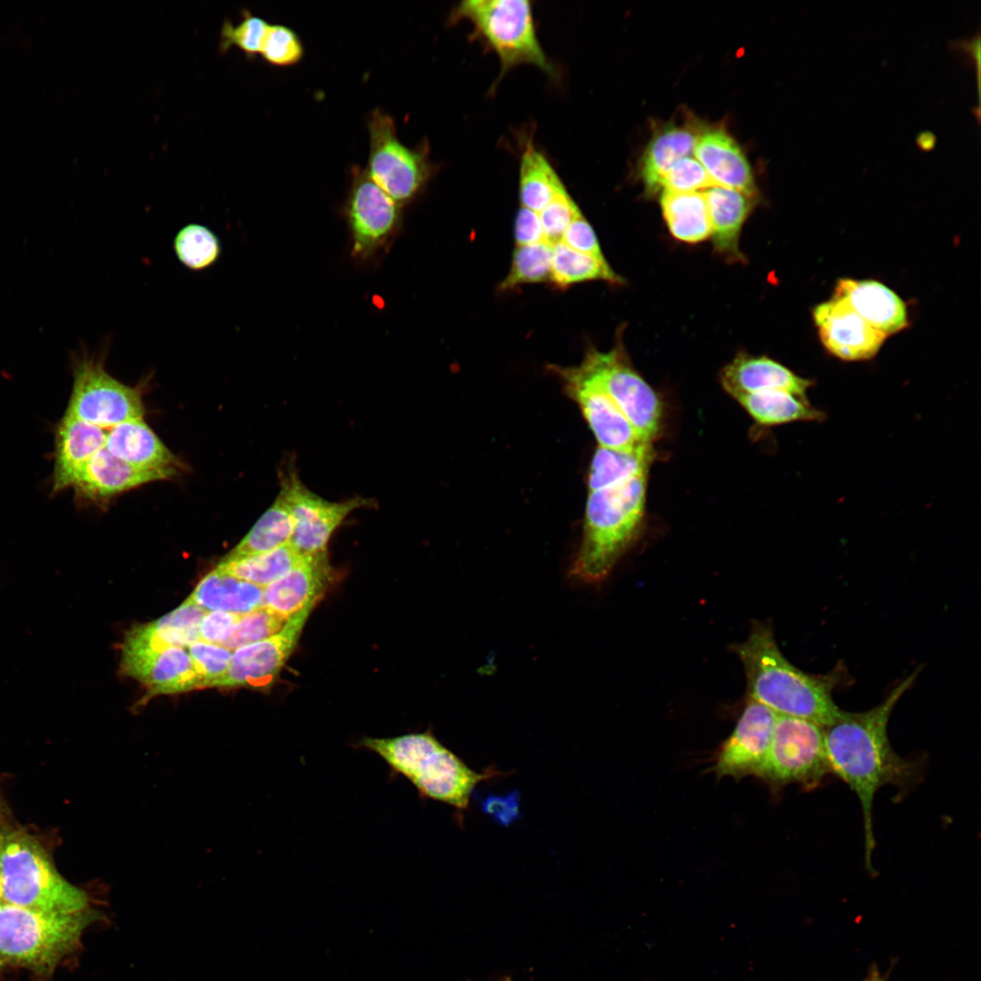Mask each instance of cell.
<instances>
[{
	"label": "cell",
	"instance_id": "1",
	"mask_svg": "<svg viewBox=\"0 0 981 981\" xmlns=\"http://www.w3.org/2000/svg\"><path fill=\"white\" fill-rule=\"evenodd\" d=\"M917 676L915 671L904 679L873 708L863 712L843 710L837 719L823 727L830 773L843 780L860 802L865 865L870 872L876 846L873 803L877 792L887 785L904 790L914 785L919 775L917 763L896 753L887 735L891 713Z\"/></svg>",
	"mask_w": 981,
	"mask_h": 981
},
{
	"label": "cell",
	"instance_id": "2",
	"mask_svg": "<svg viewBox=\"0 0 981 981\" xmlns=\"http://www.w3.org/2000/svg\"><path fill=\"white\" fill-rule=\"evenodd\" d=\"M746 673L749 698L777 715L808 719L826 727L842 713L832 699L827 677L808 674L780 651L770 625L756 621L748 638L734 645Z\"/></svg>",
	"mask_w": 981,
	"mask_h": 981
},
{
	"label": "cell",
	"instance_id": "3",
	"mask_svg": "<svg viewBox=\"0 0 981 981\" xmlns=\"http://www.w3.org/2000/svg\"><path fill=\"white\" fill-rule=\"evenodd\" d=\"M355 747L378 755L389 767L391 776L406 778L422 799L454 808L459 823L462 822L472 792L480 782L509 774L493 766L476 772L429 729L391 738L364 737Z\"/></svg>",
	"mask_w": 981,
	"mask_h": 981
},
{
	"label": "cell",
	"instance_id": "4",
	"mask_svg": "<svg viewBox=\"0 0 981 981\" xmlns=\"http://www.w3.org/2000/svg\"><path fill=\"white\" fill-rule=\"evenodd\" d=\"M648 475L589 492L572 576L587 583L600 582L637 541L645 520Z\"/></svg>",
	"mask_w": 981,
	"mask_h": 981
},
{
	"label": "cell",
	"instance_id": "5",
	"mask_svg": "<svg viewBox=\"0 0 981 981\" xmlns=\"http://www.w3.org/2000/svg\"><path fill=\"white\" fill-rule=\"evenodd\" d=\"M3 903L48 913L86 910V893L64 879L41 845L19 831H0Z\"/></svg>",
	"mask_w": 981,
	"mask_h": 981
},
{
	"label": "cell",
	"instance_id": "6",
	"mask_svg": "<svg viewBox=\"0 0 981 981\" xmlns=\"http://www.w3.org/2000/svg\"><path fill=\"white\" fill-rule=\"evenodd\" d=\"M87 911L48 913L11 904L0 905V960L40 975L53 972L77 946L89 922Z\"/></svg>",
	"mask_w": 981,
	"mask_h": 981
},
{
	"label": "cell",
	"instance_id": "7",
	"mask_svg": "<svg viewBox=\"0 0 981 981\" xmlns=\"http://www.w3.org/2000/svg\"><path fill=\"white\" fill-rule=\"evenodd\" d=\"M451 22L467 20L497 54L500 75L520 64H532L553 73L537 36L531 5L527 0H466L451 15Z\"/></svg>",
	"mask_w": 981,
	"mask_h": 981
},
{
	"label": "cell",
	"instance_id": "8",
	"mask_svg": "<svg viewBox=\"0 0 981 981\" xmlns=\"http://www.w3.org/2000/svg\"><path fill=\"white\" fill-rule=\"evenodd\" d=\"M578 367L608 393L640 442L653 446L663 428V403L656 391L633 368L621 343L607 352L588 348Z\"/></svg>",
	"mask_w": 981,
	"mask_h": 981
},
{
	"label": "cell",
	"instance_id": "9",
	"mask_svg": "<svg viewBox=\"0 0 981 981\" xmlns=\"http://www.w3.org/2000/svg\"><path fill=\"white\" fill-rule=\"evenodd\" d=\"M108 348L99 353L81 347L71 356L73 390L65 412L104 430L144 418V408L138 388L126 385L104 368Z\"/></svg>",
	"mask_w": 981,
	"mask_h": 981
},
{
	"label": "cell",
	"instance_id": "10",
	"mask_svg": "<svg viewBox=\"0 0 981 981\" xmlns=\"http://www.w3.org/2000/svg\"><path fill=\"white\" fill-rule=\"evenodd\" d=\"M370 153L366 171L372 181L398 204L412 200L434 172L427 145L410 148L397 136L393 119L373 110L367 121Z\"/></svg>",
	"mask_w": 981,
	"mask_h": 981
},
{
	"label": "cell",
	"instance_id": "11",
	"mask_svg": "<svg viewBox=\"0 0 981 981\" xmlns=\"http://www.w3.org/2000/svg\"><path fill=\"white\" fill-rule=\"evenodd\" d=\"M829 773L823 727L808 719L778 715L758 777L775 788L798 783L812 789Z\"/></svg>",
	"mask_w": 981,
	"mask_h": 981
},
{
	"label": "cell",
	"instance_id": "12",
	"mask_svg": "<svg viewBox=\"0 0 981 981\" xmlns=\"http://www.w3.org/2000/svg\"><path fill=\"white\" fill-rule=\"evenodd\" d=\"M280 491L293 520L290 544L300 555L326 550L331 536L345 518L371 501L362 497L341 502L324 500L303 485L292 469L282 476Z\"/></svg>",
	"mask_w": 981,
	"mask_h": 981
},
{
	"label": "cell",
	"instance_id": "13",
	"mask_svg": "<svg viewBox=\"0 0 981 981\" xmlns=\"http://www.w3.org/2000/svg\"><path fill=\"white\" fill-rule=\"evenodd\" d=\"M580 406L599 446L622 451L644 448L629 421L608 393L577 367L550 366Z\"/></svg>",
	"mask_w": 981,
	"mask_h": 981
},
{
	"label": "cell",
	"instance_id": "14",
	"mask_svg": "<svg viewBox=\"0 0 981 981\" xmlns=\"http://www.w3.org/2000/svg\"><path fill=\"white\" fill-rule=\"evenodd\" d=\"M311 611L293 615L275 634L233 651L229 669L217 687L270 688L293 651Z\"/></svg>",
	"mask_w": 981,
	"mask_h": 981
},
{
	"label": "cell",
	"instance_id": "15",
	"mask_svg": "<svg viewBox=\"0 0 981 981\" xmlns=\"http://www.w3.org/2000/svg\"><path fill=\"white\" fill-rule=\"evenodd\" d=\"M347 214L353 252L365 257L377 250L398 224L400 204L372 181L366 169L354 166Z\"/></svg>",
	"mask_w": 981,
	"mask_h": 981
},
{
	"label": "cell",
	"instance_id": "16",
	"mask_svg": "<svg viewBox=\"0 0 981 981\" xmlns=\"http://www.w3.org/2000/svg\"><path fill=\"white\" fill-rule=\"evenodd\" d=\"M777 717L770 708L748 698L733 732L718 750L714 772L718 777H758L770 747Z\"/></svg>",
	"mask_w": 981,
	"mask_h": 981
},
{
	"label": "cell",
	"instance_id": "17",
	"mask_svg": "<svg viewBox=\"0 0 981 981\" xmlns=\"http://www.w3.org/2000/svg\"><path fill=\"white\" fill-rule=\"evenodd\" d=\"M813 319L824 347L844 361L873 358L887 338L837 296L817 305Z\"/></svg>",
	"mask_w": 981,
	"mask_h": 981
},
{
	"label": "cell",
	"instance_id": "18",
	"mask_svg": "<svg viewBox=\"0 0 981 981\" xmlns=\"http://www.w3.org/2000/svg\"><path fill=\"white\" fill-rule=\"evenodd\" d=\"M121 669L147 688L146 699L203 689L186 648L122 651Z\"/></svg>",
	"mask_w": 981,
	"mask_h": 981
},
{
	"label": "cell",
	"instance_id": "19",
	"mask_svg": "<svg viewBox=\"0 0 981 981\" xmlns=\"http://www.w3.org/2000/svg\"><path fill=\"white\" fill-rule=\"evenodd\" d=\"M330 576L327 550L303 555L288 572L264 587L263 607L286 620L302 610L312 609L325 591Z\"/></svg>",
	"mask_w": 981,
	"mask_h": 981
},
{
	"label": "cell",
	"instance_id": "20",
	"mask_svg": "<svg viewBox=\"0 0 981 981\" xmlns=\"http://www.w3.org/2000/svg\"><path fill=\"white\" fill-rule=\"evenodd\" d=\"M724 390L735 400L739 396L768 390H783L807 397L814 382L800 377L781 363L766 356L739 352L719 373Z\"/></svg>",
	"mask_w": 981,
	"mask_h": 981
},
{
	"label": "cell",
	"instance_id": "21",
	"mask_svg": "<svg viewBox=\"0 0 981 981\" xmlns=\"http://www.w3.org/2000/svg\"><path fill=\"white\" fill-rule=\"evenodd\" d=\"M693 154L715 185L755 197L757 188L751 168L736 141L720 128L700 134Z\"/></svg>",
	"mask_w": 981,
	"mask_h": 981
},
{
	"label": "cell",
	"instance_id": "22",
	"mask_svg": "<svg viewBox=\"0 0 981 981\" xmlns=\"http://www.w3.org/2000/svg\"><path fill=\"white\" fill-rule=\"evenodd\" d=\"M104 448L114 456L141 470L162 474L176 472V459L142 419L119 423L106 430Z\"/></svg>",
	"mask_w": 981,
	"mask_h": 981
},
{
	"label": "cell",
	"instance_id": "23",
	"mask_svg": "<svg viewBox=\"0 0 981 981\" xmlns=\"http://www.w3.org/2000/svg\"><path fill=\"white\" fill-rule=\"evenodd\" d=\"M106 430L65 412L55 433L52 493L72 488L87 461L105 445Z\"/></svg>",
	"mask_w": 981,
	"mask_h": 981
},
{
	"label": "cell",
	"instance_id": "24",
	"mask_svg": "<svg viewBox=\"0 0 981 981\" xmlns=\"http://www.w3.org/2000/svg\"><path fill=\"white\" fill-rule=\"evenodd\" d=\"M833 296L845 300L868 324L887 336L907 325L903 300L879 282L840 279Z\"/></svg>",
	"mask_w": 981,
	"mask_h": 981
},
{
	"label": "cell",
	"instance_id": "25",
	"mask_svg": "<svg viewBox=\"0 0 981 981\" xmlns=\"http://www.w3.org/2000/svg\"><path fill=\"white\" fill-rule=\"evenodd\" d=\"M207 610L188 598L161 619L132 628L125 635L123 651L161 650L169 647L188 648L200 640L199 629Z\"/></svg>",
	"mask_w": 981,
	"mask_h": 981
},
{
	"label": "cell",
	"instance_id": "26",
	"mask_svg": "<svg viewBox=\"0 0 981 981\" xmlns=\"http://www.w3.org/2000/svg\"><path fill=\"white\" fill-rule=\"evenodd\" d=\"M715 250L728 262H743L741 228L754 206V198L730 188L711 185L703 192Z\"/></svg>",
	"mask_w": 981,
	"mask_h": 981
},
{
	"label": "cell",
	"instance_id": "27",
	"mask_svg": "<svg viewBox=\"0 0 981 981\" xmlns=\"http://www.w3.org/2000/svg\"><path fill=\"white\" fill-rule=\"evenodd\" d=\"M161 480H165L162 474L137 469L104 447L87 461L72 488L79 498L100 500Z\"/></svg>",
	"mask_w": 981,
	"mask_h": 981
},
{
	"label": "cell",
	"instance_id": "28",
	"mask_svg": "<svg viewBox=\"0 0 981 981\" xmlns=\"http://www.w3.org/2000/svg\"><path fill=\"white\" fill-rule=\"evenodd\" d=\"M264 588L219 568L204 576L188 599L207 611L247 614L263 607Z\"/></svg>",
	"mask_w": 981,
	"mask_h": 981
},
{
	"label": "cell",
	"instance_id": "29",
	"mask_svg": "<svg viewBox=\"0 0 981 981\" xmlns=\"http://www.w3.org/2000/svg\"><path fill=\"white\" fill-rule=\"evenodd\" d=\"M736 401L762 426L795 421H823L827 415L807 397L783 390H768L739 396Z\"/></svg>",
	"mask_w": 981,
	"mask_h": 981
},
{
	"label": "cell",
	"instance_id": "30",
	"mask_svg": "<svg viewBox=\"0 0 981 981\" xmlns=\"http://www.w3.org/2000/svg\"><path fill=\"white\" fill-rule=\"evenodd\" d=\"M292 531L291 510L280 491L272 504L223 559H240L271 551L290 543Z\"/></svg>",
	"mask_w": 981,
	"mask_h": 981
},
{
	"label": "cell",
	"instance_id": "31",
	"mask_svg": "<svg viewBox=\"0 0 981 981\" xmlns=\"http://www.w3.org/2000/svg\"><path fill=\"white\" fill-rule=\"evenodd\" d=\"M660 205L663 217L674 238L695 243L710 236V222L702 192L663 191Z\"/></svg>",
	"mask_w": 981,
	"mask_h": 981
},
{
	"label": "cell",
	"instance_id": "32",
	"mask_svg": "<svg viewBox=\"0 0 981 981\" xmlns=\"http://www.w3.org/2000/svg\"><path fill=\"white\" fill-rule=\"evenodd\" d=\"M654 459L653 447L629 452L599 446L589 470V492L610 488L649 473Z\"/></svg>",
	"mask_w": 981,
	"mask_h": 981
},
{
	"label": "cell",
	"instance_id": "33",
	"mask_svg": "<svg viewBox=\"0 0 981 981\" xmlns=\"http://www.w3.org/2000/svg\"><path fill=\"white\" fill-rule=\"evenodd\" d=\"M698 135L685 126H669L649 144L642 158L641 177L649 192L659 189L665 173L679 159L690 155Z\"/></svg>",
	"mask_w": 981,
	"mask_h": 981
},
{
	"label": "cell",
	"instance_id": "34",
	"mask_svg": "<svg viewBox=\"0 0 981 981\" xmlns=\"http://www.w3.org/2000/svg\"><path fill=\"white\" fill-rule=\"evenodd\" d=\"M566 189L548 159L530 141L520 164L519 194L522 207L540 213Z\"/></svg>",
	"mask_w": 981,
	"mask_h": 981
},
{
	"label": "cell",
	"instance_id": "35",
	"mask_svg": "<svg viewBox=\"0 0 981 981\" xmlns=\"http://www.w3.org/2000/svg\"><path fill=\"white\" fill-rule=\"evenodd\" d=\"M595 280L611 284L624 282L609 263H602L590 255L575 251L562 242L553 245L549 283L555 290L565 291L573 284Z\"/></svg>",
	"mask_w": 981,
	"mask_h": 981
},
{
	"label": "cell",
	"instance_id": "36",
	"mask_svg": "<svg viewBox=\"0 0 981 981\" xmlns=\"http://www.w3.org/2000/svg\"><path fill=\"white\" fill-rule=\"evenodd\" d=\"M290 543L262 554L240 559H223L217 568L261 587L272 583L302 558Z\"/></svg>",
	"mask_w": 981,
	"mask_h": 981
},
{
	"label": "cell",
	"instance_id": "37",
	"mask_svg": "<svg viewBox=\"0 0 981 981\" xmlns=\"http://www.w3.org/2000/svg\"><path fill=\"white\" fill-rule=\"evenodd\" d=\"M553 245L542 242L517 246L509 273L500 282L498 292H511L521 285L550 282Z\"/></svg>",
	"mask_w": 981,
	"mask_h": 981
},
{
	"label": "cell",
	"instance_id": "38",
	"mask_svg": "<svg viewBox=\"0 0 981 981\" xmlns=\"http://www.w3.org/2000/svg\"><path fill=\"white\" fill-rule=\"evenodd\" d=\"M173 251L179 262L194 272L206 270L220 258L222 244L217 235L207 226L189 223L174 236Z\"/></svg>",
	"mask_w": 981,
	"mask_h": 981
},
{
	"label": "cell",
	"instance_id": "39",
	"mask_svg": "<svg viewBox=\"0 0 981 981\" xmlns=\"http://www.w3.org/2000/svg\"><path fill=\"white\" fill-rule=\"evenodd\" d=\"M285 622V619L270 609L259 608L242 615L219 645L234 651L275 634Z\"/></svg>",
	"mask_w": 981,
	"mask_h": 981
},
{
	"label": "cell",
	"instance_id": "40",
	"mask_svg": "<svg viewBox=\"0 0 981 981\" xmlns=\"http://www.w3.org/2000/svg\"><path fill=\"white\" fill-rule=\"evenodd\" d=\"M269 24L260 16L243 10V20L237 25L224 21L220 33V52H227L234 46L253 58L260 54Z\"/></svg>",
	"mask_w": 981,
	"mask_h": 981
},
{
	"label": "cell",
	"instance_id": "41",
	"mask_svg": "<svg viewBox=\"0 0 981 981\" xmlns=\"http://www.w3.org/2000/svg\"><path fill=\"white\" fill-rule=\"evenodd\" d=\"M260 54L274 66H290L299 63L304 48L298 35L283 25H269L263 40Z\"/></svg>",
	"mask_w": 981,
	"mask_h": 981
},
{
	"label": "cell",
	"instance_id": "42",
	"mask_svg": "<svg viewBox=\"0 0 981 981\" xmlns=\"http://www.w3.org/2000/svg\"><path fill=\"white\" fill-rule=\"evenodd\" d=\"M203 689L217 687L226 674L233 651L217 644L197 640L186 648Z\"/></svg>",
	"mask_w": 981,
	"mask_h": 981
},
{
	"label": "cell",
	"instance_id": "43",
	"mask_svg": "<svg viewBox=\"0 0 981 981\" xmlns=\"http://www.w3.org/2000/svg\"><path fill=\"white\" fill-rule=\"evenodd\" d=\"M539 213L545 241L551 245L562 237L580 210L566 189L560 192Z\"/></svg>",
	"mask_w": 981,
	"mask_h": 981
},
{
	"label": "cell",
	"instance_id": "44",
	"mask_svg": "<svg viewBox=\"0 0 981 981\" xmlns=\"http://www.w3.org/2000/svg\"><path fill=\"white\" fill-rule=\"evenodd\" d=\"M715 185L700 163L690 155L677 161L663 175L659 188L675 193H692Z\"/></svg>",
	"mask_w": 981,
	"mask_h": 981
},
{
	"label": "cell",
	"instance_id": "45",
	"mask_svg": "<svg viewBox=\"0 0 981 981\" xmlns=\"http://www.w3.org/2000/svg\"><path fill=\"white\" fill-rule=\"evenodd\" d=\"M561 242L571 249L590 255L602 263H609L592 226L581 213L570 223Z\"/></svg>",
	"mask_w": 981,
	"mask_h": 981
},
{
	"label": "cell",
	"instance_id": "46",
	"mask_svg": "<svg viewBox=\"0 0 981 981\" xmlns=\"http://www.w3.org/2000/svg\"><path fill=\"white\" fill-rule=\"evenodd\" d=\"M241 616L226 611H207L200 624V640L219 645Z\"/></svg>",
	"mask_w": 981,
	"mask_h": 981
},
{
	"label": "cell",
	"instance_id": "47",
	"mask_svg": "<svg viewBox=\"0 0 981 981\" xmlns=\"http://www.w3.org/2000/svg\"><path fill=\"white\" fill-rule=\"evenodd\" d=\"M514 239L517 246L546 242L538 213L522 206L519 209L514 224Z\"/></svg>",
	"mask_w": 981,
	"mask_h": 981
},
{
	"label": "cell",
	"instance_id": "48",
	"mask_svg": "<svg viewBox=\"0 0 981 981\" xmlns=\"http://www.w3.org/2000/svg\"><path fill=\"white\" fill-rule=\"evenodd\" d=\"M482 808L500 824L508 826L520 816L519 794L513 792L507 797L491 795L482 802Z\"/></svg>",
	"mask_w": 981,
	"mask_h": 981
},
{
	"label": "cell",
	"instance_id": "49",
	"mask_svg": "<svg viewBox=\"0 0 981 981\" xmlns=\"http://www.w3.org/2000/svg\"><path fill=\"white\" fill-rule=\"evenodd\" d=\"M950 45L953 48L958 49L961 52H963L964 54H967L968 57H969L970 62L976 65V79H977V89H978V94H979V86H980L979 85V81H980V77H979V74H980V35H979V32H977L976 35L972 36L971 38H967V39L960 38V39L953 40L951 42Z\"/></svg>",
	"mask_w": 981,
	"mask_h": 981
},
{
	"label": "cell",
	"instance_id": "50",
	"mask_svg": "<svg viewBox=\"0 0 981 981\" xmlns=\"http://www.w3.org/2000/svg\"><path fill=\"white\" fill-rule=\"evenodd\" d=\"M863 981H884V980L882 979L879 972L876 968H873V970H871L869 975Z\"/></svg>",
	"mask_w": 981,
	"mask_h": 981
},
{
	"label": "cell",
	"instance_id": "51",
	"mask_svg": "<svg viewBox=\"0 0 981 981\" xmlns=\"http://www.w3.org/2000/svg\"><path fill=\"white\" fill-rule=\"evenodd\" d=\"M500 981H511V980H510V978L509 976H504V977H503L502 979H500Z\"/></svg>",
	"mask_w": 981,
	"mask_h": 981
},
{
	"label": "cell",
	"instance_id": "52",
	"mask_svg": "<svg viewBox=\"0 0 981 981\" xmlns=\"http://www.w3.org/2000/svg\"><path fill=\"white\" fill-rule=\"evenodd\" d=\"M1 904H3V899H2V892H1V886H0V905Z\"/></svg>",
	"mask_w": 981,
	"mask_h": 981
},
{
	"label": "cell",
	"instance_id": "53",
	"mask_svg": "<svg viewBox=\"0 0 981 981\" xmlns=\"http://www.w3.org/2000/svg\"><path fill=\"white\" fill-rule=\"evenodd\" d=\"M3 965H4V963L0 960V966H3Z\"/></svg>",
	"mask_w": 981,
	"mask_h": 981
}]
</instances>
